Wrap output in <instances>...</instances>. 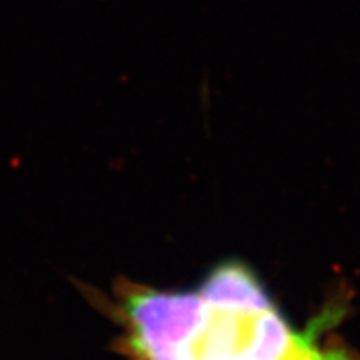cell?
Instances as JSON below:
<instances>
[{"instance_id":"1","label":"cell","mask_w":360,"mask_h":360,"mask_svg":"<svg viewBox=\"0 0 360 360\" xmlns=\"http://www.w3.org/2000/svg\"><path fill=\"white\" fill-rule=\"evenodd\" d=\"M122 294V315L129 335L124 345L130 355L155 347H182L207 321L210 307L199 294L137 290Z\"/></svg>"},{"instance_id":"2","label":"cell","mask_w":360,"mask_h":360,"mask_svg":"<svg viewBox=\"0 0 360 360\" xmlns=\"http://www.w3.org/2000/svg\"><path fill=\"white\" fill-rule=\"evenodd\" d=\"M255 314L210 307L204 326L184 347L192 360H240L249 347Z\"/></svg>"},{"instance_id":"3","label":"cell","mask_w":360,"mask_h":360,"mask_svg":"<svg viewBox=\"0 0 360 360\" xmlns=\"http://www.w3.org/2000/svg\"><path fill=\"white\" fill-rule=\"evenodd\" d=\"M197 294L214 309L262 312L274 307L267 290L254 272L238 262H227L215 267Z\"/></svg>"},{"instance_id":"4","label":"cell","mask_w":360,"mask_h":360,"mask_svg":"<svg viewBox=\"0 0 360 360\" xmlns=\"http://www.w3.org/2000/svg\"><path fill=\"white\" fill-rule=\"evenodd\" d=\"M300 335L292 332L276 307L262 310L255 314L249 347L240 360H285L297 347Z\"/></svg>"},{"instance_id":"5","label":"cell","mask_w":360,"mask_h":360,"mask_svg":"<svg viewBox=\"0 0 360 360\" xmlns=\"http://www.w3.org/2000/svg\"><path fill=\"white\" fill-rule=\"evenodd\" d=\"M315 332H310V334L305 332V334L300 335L299 344L285 360H360L359 355L350 352L345 347L321 349L314 342Z\"/></svg>"},{"instance_id":"6","label":"cell","mask_w":360,"mask_h":360,"mask_svg":"<svg viewBox=\"0 0 360 360\" xmlns=\"http://www.w3.org/2000/svg\"><path fill=\"white\" fill-rule=\"evenodd\" d=\"M137 360H192L191 354L184 347H155L134 354Z\"/></svg>"}]
</instances>
